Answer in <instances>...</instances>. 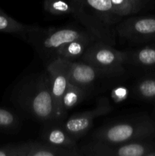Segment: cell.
<instances>
[{"label":"cell","mask_w":155,"mask_h":156,"mask_svg":"<svg viewBox=\"0 0 155 156\" xmlns=\"http://www.w3.org/2000/svg\"><path fill=\"white\" fill-rule=\"evenodd\" d=\"M95 40L97 39L94 37H89L70 41L56 51L55 59L60 58L70 61H79L90 44Z\"/></svg>","instance_id":"cell-14"},{"label":"cell","mask_w":155,"mask_h":156,"mask_svg":"<svg viewBox=\"0 0 155 156\" xmlns=\"http://www.w3.org/2000/svg\"><path fill=\"white\" fill-rule=\"evenodd\" d=\"M21 128L19 117L11 110L0 107V133H15Z\"/></svg>","instance_id":"cell-18"},{"label":"cell","mask_w":155,"mask_h":156,"mask_svg":"<svg viewBox=\"0 0 155 156\" xmlns=\"http://www.w3.org/2000/svg\"><path fill=\"white\" fill-rule=\"evenodd\" d=\"M87 97H89V94L85 90L74 84H71V82H68V87L62 98V115L63 120L66 113L69 110L83 101Z\"/></svg>","instance_id":"cell-17"},{"label":"cell","mask_w":155,"mask_h":156,"mask_svg":"<svg viewBox=\"0 0 155 156\" xmlns=\"http://www.w3.org/2000/svg\"><path fill=\"white\" fill-rule=\"evenodd\" d=\"M129 90L124 86H117L111 91V98L115 103H120L127 99Z\"/></svg>","instance_id":"cell-21"},{"label":"cell","mask_w":155,"mask_h":156,"mask_svg":"<svg viewBox=\"0 0 155 156\" xmlns=\"http://www.w3.org/2000/svg\"><path fill=\"white\" fill-rule=\"evenodd\" d=\"M43 8L51 15L64 16L73 12V6L64 0H45Z\"/></svg>","instance_id":"cell-19"},{"label":"cell","mask_w":155,"mask_h":156,"mask_svg":"<svg viewBox=\"0 0 155 156\" xmlns=\"http://www.w3.org/2000/svg\"><path fill=\"white\" fill-rule=\"evenodd\" d=\"M49 65L65 73L69 82L83 88L89 96L94 92L103 91L126 76V72L98 68L81 61L57 58Z\"/></svg>","instance_id":"cell-3"},{"label":"cell","mask_w":155,"mask_h":156,"mask_svg":"<svg viewBox=\"0 0 155 156\" xmlns=\"http://www.w3.org/2000/svg\"><path fill=\"white\" fill-rule=\"evenodd\" d=\"M115 32L132 44H143L155 41V15L126 18L116 24Z\"/></svg>","instance_id":"cell-8"},{"label":"cell","mask_w":155,"mask_h":156,"mask_svg":"<svg viewBox=\"0 0 155 156\" xmlns=\"http://www.w3.org/2000/svg\"><path fill=\"white\" fill-rule=\"evenodd\" d=\"M36 27V26L21 24L0 9V32L12 34L25 39L26 36Z\"/></svg>","instance_id":"cell-16"},{"label":"cell","mask_w":155,"mask_h":156,"mask_svg":"<svg viewBox=\"0 0 155 156\" xmlns=\"http://www.w3.org/2000/svg\"><path fill=\"white\" fill-rule=\"evenodd\" d=\"M17 156H81L77 149L56 147L44 142L15 143Z\"/></svg>","instance_id":"cell-11"},{"label":"cell","mask_w":155,"mask_h":156,"mask_svg":"<svg viewBox=\"0 0 155 156\" xmlns=\"http://www.w3.org/2000/svg\"><path fill=\"white\" fill-rule=\"evenodd\" d=\"M133 93L136 98L155 105V73L138 76L134 84Z\"/></svg>","instance_id":"cell-15"},{"label":"cell","mask_w":155,"mask_h":156,"mask_svg":"<svg viewBox=\"0 0 155 156\" xmlns=\"http://www.w3.org/2000/svg\"><path fill=\"white\" fill-rule=\"evenodd\" d=\"M47 73L50 79V90L55 108V121H63L62 115V103L64 94L68 85V78L65 73L52 65L47 66Z\"/></svg>","instance_id":"cell-12"},{"label":"cell","mask_w":155,"mask_h":156,"mask_svg":"<svg viewBox=\"0 0 155 156\" xmlns=\"http://www.w3.org/2000/svg\"><path fill=\"white\" fill-rule=\"evenodd\" d=\"M71 15L94 37L109 45L115 44V26L121 17L115 13L111 0H71Z\"/></svg>","instance_id":"cell-2"},{"label":"cell","mask_w":155,"mask_h":156,"mask_svg":"<svg viewBox=\"0 0 155 156\" xmlns=\"http://www.w3.org/2000/svg\"><path fill=\"white\" fill-rule=\"evenodd\" d=\"M129 1L132 2V4L135 8L137 12H138L141 10H142L150 2V0H129Z\"/></svg>","instance_id":"cell-22"},{"label":"cell","mask_w":155,"mask_h":156,"mask_svg":"<svg viewBox=\"0 0 155 156\" xmlns=\"http://www.w3.org/2000/svg\"><path fill=\"white\" fill-rule=\"evenodd\" d=\"M93 140L106 143H125L155 137V120L147 116L117 122L99 128Z\"/></svg>","instance_id":"cell-4"},{"label":"cell","mask_w":155,"mask_h":156,"mask_svg":"<svg viewBox=\"0 0 155 156\" xmlns=\"http://www.w3.org/2000/svg\"><path fill=\"white\" fill-rule=\"evenodd\" d=\"M124 53L125 66L134 69L140 76L155 73V44L125 50Z\"/></svg>","instance_id":"cell-10"},{"label":"cell","mask_w":155,"mask_h":156,"mask_svg":"<svg viewBox=\"0 0 155 156\" xmlns=\"http://www.w3.org/2000/svg\"><path fill=\"white\" fill-rule=\"evenodd\" d=\"M111 3L115 13L121 18L138 13L129 0H111Z\"/></svg>","instance_id":"cell-20"},{"label":"cell","mask_w":155,"mask_h":156,"mask_svg":"<svg viewBox=\"0 0 155 156\" xmlns=\"http://www.w3.org/2000/svg\"><path fill=\"white\" fill-rule=\"evenodd\" d=\"M112 110V106L109 100L106 98H100L94 109L74 114L68 120L61 122V124L70 136L78 140L92 127L96 117L108 114Z\"/></svg>","instance_id":"cell-9"},{"label":"cell","mask_w":155,"mask_h":156,"mask_svg":"<svg viewBox=\"0 0 155 156\" xmlns=\"http://www.w3.org/2000/svg\"><path fill=\"white\" fill-rule=\"evenodd\" d=\"M12 102L36 121L44 124L56 122L47 70L19 82L12 93Z\"/></svg>","instance_id":"cell-1"},{"label":"cell","mask_w":155,"mask_h":156,"mask_svg":"<svg viewBox=\"0 0 155 156\" xmlns=\"http://www.w3.org/2000/svg\"><path fill=\"white\" fill-rule=\"evenodd\" d=\"M94 37L88 30L73 27L60 28H43L37 27L26 36L27 41L33 46L43 57L48 60L47 66L56 59V53L60 47L70 41L81 38Z\"/></svg>","instance_id":"cell-5"},{"label":"cell","mask_w":155,"mask_h":156,"mask_svg":"<svg viewBox=\"0 0 155 156\" xmlns=\"http://www.w3.org/2000/svg\"><path fill=\"white\" fill-rule=\"evenodd\" d=\"M147 156H155V149L152 151V152H150V153H148Z\"/></svg>","instance_id":"cell-23"},{"label":"cell","mask_w":155,"mask_h":156,"mask_svg":"<svg viewBox=\"0 0 155 156\" xmlns=\"http://www.w3.org/2000/svg\"><path fill=\"white\" fill-rule=\"evenodd\" d=\"M155 149V137L125 143L95 141L83 145L78 149L81 155L88 156H147Z\"/></svg>","instance_id":"cell-6"},{"label":"cell","mask_w":155,"mask_h":156,"mask_svg":"<svg viewBox=\"0 0 155 156\" xmlns=\"http://www.w3.org/2000/svg\"><path fill=\"white\" fill-rule=\"evenodd\" d=\"M43 142L56 147L67 149H77V140L70 136L62 127L61 123H46L40 133Z\"/></svg>","instance_id":"cell-13"},{"label":"cell","mask_w":155,"mask_h":156,"mask_svg":"<svg viewBox=\"0 0 155 156\" xmlns=\"http://www.w3.org/2000/svg\"><path fill=\"white\" fill-rule=\"evenodd\" d=\"M124 59V51L118 50L113 46L95 40L90 44L79 61L105 69L126 72Z\"/></svg>","instance_id":"cell-7"}]
</instances>
